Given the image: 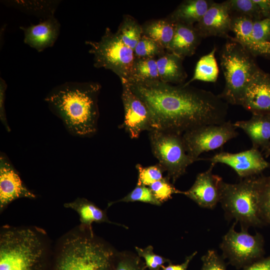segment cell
Returning a JSON list of instances; mask_svg holds the SVG:
<instances>
[{
  "label": "cell",
  "mask_w": 270,
  "mask_h": 270,
  "mask_svg": "<svg viewBox=\"0 0 270 270\" xmlns=\"http://www.w3.org/2000/svg\"><path fill=\"white\" fill-rule=\"evenodd\" d=\"M127 82L147 106L153 129L182 134L200 126L226 121L228 104L210 91L160 80Z\"/></svg>",
  "instance_id": "obj_1"
},
{
  "label": "cell",
  "mask_w": 270,
  "mask_h": 270,
  "mask_svg": "<svg viewBox=\"0 0 270 270\" xmlns=\"http://www.w3.org/2000/svg\"><path fill=\"white\" fill-rule=\"evenodd\" d=\"M101 88L98 82H66L51 89L44 100L70 135L90 138L98 130Z\"/></svg>",
  "instance_id": "obj_2"
},
{
  "label": "cell",
  "mask_w": 270,
  "mask_h": 270,
  "mask_svg": "<svg viewBox=\"0 0 270 270\" xmlns=\"http://www.w3.org/2000/svg\"><path fill=\"white\" fill-rule=\"evenodd\" d=\"M117 252L80 225L53 246L49 270H114Z\"/></svg>",
  "instance_id": "obj_3"
},
{
  "label": "cell",
  "mask_w": 270,
  "mask_h": 270,
  "mask_svg": "<svg viewBox=\"0 0 270 270\" xmlns=\"http://www.w3.org/2000/svg\"><path fill=\"white\" fill-rule=\"evenodd\" d=\"M52 252L42 228L8 225L0 228V270H49Z\"/></svg>",
  "instance_id": "obj_4"
},
{
  "label": "cell",
  "mask_w": 270,
  "mask_h": 270,
  "mask_svg": "<svg viewBox=\"0 0 270 270\" xmlns=\"http://www.w3.org/2000/svg\"><path fill=\"white\" fill-rule=\"evenodd\" d=\"M220 57L225 86L218 96L228 104L242 106L248 84L260 68L255 57L234 37L223 46Z\"/></svg>",
  "instance_id": "obj_5"
},
{
  "label": "cell",
  "mask_w": 270,
  "mask_h": 270,
  "mask_svg": "<svg viewBox=\"0 0 270 270\" xmlns=\"http://www.w3.org/2000/svg\"><path fill=\"white\" fill-rule=\"evenodd\" d=\"M220 202L228 217L239 222L242 228L259 224V178H246L236 184L223 181Z\"/></svg>",
  "instance_id": "obj_6"
},
{
  "label": "cell",
  "mask_w": 270,
  "mask_h": 270,
  "mask_svg": "<svg viewBox=\"0 0 270 270\" xmlns=\"http://www.w3.org/2000/svg\"><path fill=\"white\" fill-rule=\"evenodd\" d=\"M85 44L90 47L88 51L93 56L95 68L109 70L120 79L130 78L135 60L134 50L109 28H106L100 40H86Z\"/></svg>",
  "instance_id": "obj_7"
},
{
  "label": "cell",
  "mask_w": 270,
  "mask_h": 270,
  "mask_svg": "<svg viewBox=\"0 0 270 270\" xmlns=\"http://www.w3.org/2000/svg\"><path fill=\"white\" fill-rule=\"evenodd\" d=\"M148 137L154 156L175 183L194 162L186 152L182 134L153 129L148 132Z\"/></svg>",
  "instance_id": "obj_8"
},
{
  "label": "cell",
  "mask_w": 270,
  "mask_h": 270,
  "mask_svg": "<svg viewBox=\"0 0 270 270\" xmlns=\"http://www.w3.org/2000/svg\"><path fill=\"white\" fill-rule=\"evenodd\" d=\"M230 121L220 124H206L189 130L182 134L186 152L195 162L203 152L222 147L238 135Z\"/></svg>",
  "instance_id": "obj_9"
},
{
  "label": "cell",
  "mask_w": 270,
  "mask_h": 270,
  "mask_svg": "<svg viewBox=\"0 0 270 270\" xmlns=\"http://www.w3.org/2000/svg\"><path fill=\"white\" fill-rule=\"evenodd\" d=\"M235 223L224 236L220 244L222 257L237 268H244L255 262L261 255L262 243L258 235H252L247 228L240 232L234 229Z\"/></svg>",
  "instance_id": "obj_10"
},
{
  "label": "cell",
  "mask_w": 270,
  "mask_h": 270,
  "mask_svg": "<svg viewBox=\"0 0 270 270\" xmlns=\"http://www.w3.org/2000/svg\"><path fill=\"white\" fill-rule=\"evenodd\" d=\"M124 118L122 127L132 139L139 138L144 131L153 130L150 116L145 104L132 90L126 79H120Z\"/></svg>",
  "instance_id": "obj_11"
},
{
  "label": "cell",
  "mask_w": 270,
  "mask_h": 270,
  "mask_svg": "<svg viewBox=\"0 0 270 270\" xmlns=\"http://www.w3.org/2000/svg\"><path fill=\"white\" fill-rule=\"evenodd\" d=\"M211 164H225L242 178L255 176L270 166L258 149L251 148L237 153L220 152L207 159Z\"/></svg>",
  "instance_id": "obj_12"
},
{
  "label": "cell",
  "mask_w": 270,
  "mask_h": 270,
  "mask_svg": "<svg viewBox=\"0 0 270 270\" xmlns=\"http://www.w3.org/2000/svg\"><path fill=\"white\" fill-rule=\"evenodd\" d=\"M36 194L22 182L18 170L6 154L0 155V212L13 201L21 198L34 199Z\"/></svg>",
  "instance_id": "obj_13"
},
{
  "label": "cell",
  "mask_w": 270,
  "mask_h": 270,
  "mask_svg": "<svg viewBox=\"0 0 270 270\" xmlns=\"http://www.w3.org/2000/svg\"><path fill=\"white\" fill-rule=\"evenodd\" d=\"M214 166L211 164L208 170L199 173L191 188L184 191V195L203 208L212 209L220 201L223 180L212 173Z\"/></svg>",
  "instance_id": "obj_14"
},
{
  "label": "cell",
  "mask_w": 270,
  "mask_h": 270,
  "mask_svg": "<svg viewBox=\"0 0 270 270\" xmlns=\"http://www.w3.org/2000/svg\"><path fill=\"white\" fill-rule=\"evenodd\" d=\"M252 115L270 116V74L260 69L248 84L242 106Z\"/></svg>",
  "instance_id": "obj_15"
},
{
  "label": "cell",
  "mask_w": 270,
  "mask_h": 270,
  "mask_svg": "<svg viewBox=\"0 0 270 270\" xmlns=\"http://www.w3.org/2000/svg\"><path fill=\"white\" fill-rule=\"evenodd\" d=\"M232 16L225 1L214 2L194 26L201 38L218 36L230 39Z\"/></svg>",
  "instance_id": "obj_16"
},
{
  "label": "cell",
  "mask_w": 270,
  "mask_h": 270,
  "mask_svg": "<svg viewBox=\"0 0 270 270\" xmlns=\"http://www.w3.org/2000/svg\"><path fill=\"white\" fill-rule=\"evenodd\" d=\"M60 24L54 16L41 20L36 24L28 26H20L24 32V42L38 52L52 47L60 34Z\"/></svg>",
  "instance_id": "obj_17"
},
{
  "label": "cell",
  "mask_w": 270,
  "mask_h": 270,
  "mask_svg": "<svg viewBox=\"0 0 270 270\" xmlns=\"http://www.w3.org/2000/svg\"><path fill=\"white\" fill-rule=\"evenodd\" d=\"M230 30L234 39L242 45L254 57L270 58V42H257L252 34L253 20L246 16H232Z\"/></svg>",
  "instance_id": "obj_18"
},
{
  "label": "cell",
  "mask_w": 270,
  "mask_h": 270,
  "mask_svg": "<svg viewBox=\"0 0 270 270\" xmlns=\"http://www.w3.org/2000/svg\"><path fill=\"white\" fill-rule=\"evenodd\" d=\"M234 124L249 137L252 148L267 152L270 142V116L252 115L250 119L236 121Z\"/></svg>",
  "instance_id": "obj_19"
},
{
  "label": "cell",
  "mask_w": 270,
  "mask_h": 270,
  "mask_svg": "<svg viewBox=\"0 0 270 270\" xmlns=\"http://www.w3.org/2000/svg\"><path fill=\"white\" fill-rule=\"evenodd\" d=\"M176 23L175 32L166 51L184 59L194 54L202 38L194 25Z\"/></svg>",
  "instance_id": "obj_20"
},
{
  "label": "cell",
  "mask_w": 270,
  "mask_h": 270,
  "mask_svg": "<svg viewBox=\"0 0 270 270\" xmlns=\"http://www.w3.org/2000/svg\"><path fill=\"white\" fill-rule=\"evenodd\" d=\"M64 206L76 212L80 217V226L91 232H93L92 228L93 222H106L127 228L124 225L110 221L104 210L85 198H78L72 202L64 203Z\"/></svg>",
  "instance_id": "obj_21"
},
{
  "label": "cell",
  "mask_w": 270,
  "mask_h": 270,
  "mask_svg": "<svg viewBox=\"0 0 270 270\" xmlns=\"http://www.w3.org/2000/svg\"><path fill=\"white\" fill-rule=\"evenodd\" d=\"M183 60L182 58L167 51L156 58L160 80L172 84H184L188 75L182 65Z\"/></svg>",
  "instance_id": "obj_22"
},
{
  "label": "cell",
  "mask_w": 270,
  "mask_h": 270,
  "mask_svg": "<svg viewBox=\"0 0 270 270\" xmlns=\"http://www.w3.org/2000/svg\"><path fill=\"white\" fill-rule=\"evenodd\" d=\"M214 2L209 0H184L167 17L175 22L194 25Z\"/></svg>",
  "instance_id": "obj_23"
},
{
  "label": "cell",
  "mask_w": 270,
  "mask_h": 270,
  "mask_svg": "<svg viewBox=\"0 0 270 270\" xmlns=\"http://www.w3.org/2000/svg\"><path fill=\"white\" fill-rule=\"evenodd\" d=\"M176 25L168 17L149 20L142 25V35L153 40L166 50L173 38Z\"/></svg>",
  "instance_id": "obj_24"
},
{
  "label": "cell",
  "mask_w": 270,
  "mask_h": 270,
  "mask_svg": "<svg viewBox=\"0 0 270 270\" xmlns=\"http://www.w3.org/2000/svg\"><path fill=\"white\" fill-rule=\"evenodd\" d=\"M60 0H2L7 6L12 7L42 20L54 16Z\"/></svg>",
  "instance_id": "obj_25"
},
{
  "label": "cell",
  "mask_w": 270,
  "mask_h": 270,
  "mask_svg": "<svg viewBox=\"0 0 270 270\" xmlns=\"http://www.w3.org/2000/svg\"><path fill=\"white\" fill-rule=\"evenodd\" d=\"M216 48L214 46L208 54L202 56L196 63L193 76L186 85L194 80L215 82L218 78L219 68L215 57Z\"/></svg>",
  "instance_id": "obj_26"
},
{
  "label": "cell",
  "mask_w": 270,
  "mask_h": 270,
  "mask_svg": "<svg viewBox=\"0 0 270 270\" xmlns=\"http://www.w3.org/2000/svg\"><path fill=\"white\" fill-rule=\"evenodd\" d=\"M116 33L126 46L134 50L142 36V26L132 16L124 14Z\"/></svg>",
  "instance_id": "obj_27"
},
{
  "label": "cell",
  "mask_w": 270,
  "mask_h": 270,
  "mask_svg": "<svg viewBox=\"0 0 270 270\" xmlns=\"http://www.w3.org/2000/svg\"><path fill=\"white\" fill-rule=\"evenodd\" d=\"M127 80H160L156 58H135L130 78Z\"/></svg>",
  "instance_id": "obj_28"
},
{
  "label": "cell",
  "mask_w": 270,
  "mask_h": 270,
  "mask_svg": "<svg viewBox=\"0 0 270 270\" xmlns=\"http://www.w3.org/2000/svg\"><path fill=\"white\" fill-rule=\"evenodd\" d=\"M230 14L236 12L251 18L253 21L262 19L260 9L254 0H228L225 1Z\"/></svg>",
  "instance_id": "obj_29"
},
{
  "label": "cell",
  "mask_w": 270,
  "mask_h": 270,
  "mask_svg": "<svg viewBox=\"0 0 270 270\" xmlns=\"http://www.w3.org/2000/svg\"><path fill=\"white\" fill-rule=\"evenodd\" d=\"M166 50L153 40L142 35L134 50L135 58H158Z\"/></svg>",
  "instance_id": "obj_30"
},
{
  "label": "cell",
  "mask_w": 270,
  "mask_h": 270,
  "mask_svg": "<svg viewBox=\"0 0 270 270\" xmlns=\"http://www.w3.org/2000/svg\"><path fill=\"white\" fill-rule=\"evenodd\" d=\"M141 202L160 206L162 205L148 187L136 185L135 188L122 198L108 203V208L120 202Z\"/></svg>",
  "instance_id": "obj_31"
},
{
  "label": "cell",
  "mask_w": 270,
  "mask_h": 270,
  "mask_svg": "<svg viewBox=\"0 0 270 270\" xmlns=\"http://www.w3.org/2000/svg\"><path fill=\"white\" fill-rule=\"evenodd\" d=\"M138 172L136 185L149 186L152 183L162 179L166 172L162 166L158 163L154 165L144 167L140 164L136 166Z\"/></svg>",
  "instance_id": "obj_32"
},
{
  "label": "cell",
  "mask_w": 270,
  "mask_h": 270,
  "mask_svg": "<svg viewBox=\"0 0 270 270\" xmlns=\"http://www.w3.org/2000/svg\"><path fill=\"white\" fill-rule=\"evenodd\" d=\"M144 262L138 254L128 252H117L114 270H146Z\"/></svg>",
  "instance_id": "obj_33"
},
{
  "label": "cell",
  "mask_w": 270,
  "mask_h": 270,
  "mask_svg": "<svg viewBox=\"0 0 270 270\" xmlns=\"http://www.w3.org/2000/svg\"><path fill=\"white\" fill-rule=\"evenodd\" d=\"M155 198L162 204L172 198V196L176 194H183L184 191L176 189L170 182V179L167 176L152 183L148 186Z\"/></svg>",
  "instance_id": "obj_34"
},
{
  "label": "cell",
  "mask_w": 270,
  "mask_h": 270,
  "mask_svg": "<svg viewBox=\"0 0 270 270\" xmlns=\"http://www.w3.org/2000/svg\"><path fill=\"white\" fill-rule=\"evenodd\" d=\"M135 249L138 256L144 259L146 266L149 270H160L164 264L171 263L170 260L154 254L151 245L144 248L136 246Z\"/></svg>",
  "instance_id": "obj_35"
},
{
  "label": "cell",
  "mask_w": 270,
  "mask_h": 270,
  "mask_svg": "<svg viewBox=\"0 0 270 270\" xmlns=\"http://www.w3.org/2000/svg\"><path fill=\"white\" fill-rule=\"evenodd\" d=\"M258 178L261 216L270 221V176Z\"/></svg>",
  "instance_id": "obj_36"
},
{
  "label": "cell",
  "mask_w": 270,
  "mask_h": 270,
  "mask_svg": "<svg viewBox=\"0 0 270 270\" xmlns=\"http://www.w3.org/2000/svg\"><path fill=\"white\" fill-rule=\"evenodd\" d=\"M200 270H227L224 258L213 250H208L202 257Z\"/></svg>",
  "instance_id": "obj_37"
},
{
  "label": "cell",
  "mask_w": 270,
  "mask_h": 270,
  "mask_svg": "<svg viewBox=\"0 0 270 270\" xmlns=\"http://www.w3.org/2000/svg\"><path fill=\"white\" fill-rule=\"evenodd\" d=\"M252 34L257 42H270V18L254 21Z\"/></svg>",
  "instance_id": "obj_38"
},
{
  "label": "cell",
  "mask_w": 270,
  "mask_h": 270,
  "mask_svg": "<svg viewBox=\"0 0 270 270\" xmlns=\"http://www.w3.org/2000/svg\"><path fill=\"white\" fill-rule=\"evenodd\" d=\"M7 84L2 78H0V120L7 132H10L11 129L8 125L5 109V100Z\"/></svg>",
  "instance_id": "obj_39"
},
{
  "label": "cell",
  "mask_w": 270,
  "mask_h": 270,
  "mask_svg": "<svg viewBox=\"0 0 270 270\" xmlns=\"http://www.w3.org/2000/svg\"><path fill=\"white\" fill-rule=\"evenodd\" d=\"M196 254L197 252L195 251L192 254L186 256L184 261L180 264H173L171 262L166 266H164L160 270H187L190 262Z\"/></svg>",
  "instance_id": "obj_40"
},
{
  "label": "cell",
  "mask_w": 270,
  "mask_h": 270,
  "mask_svg": "<svg viewBox=\"0 0 270 270\" xmlns=\"http://www.w3.org/2000/svg\"><path fill=\"white\" fill-rule=\"evenodd\" d=\"M242 270H270V256L256 260L242 268Z\"/></svg>",
  "instance_id": "obj_41"
},
{
  "label": "cell",
  "mask_w": 270,
  "mask_h": 270,
  "mask_svg": "<svg viewBox=\"0 0 270 270\" xmlns=\"http://www.w3.org/2000/svg\"><path fill=\"white\" fill-rule=\"evenodd\" d=\"M258 6L262 18H270V0H254Z\"/></svg>",
  "instance_id": "obj_42"
},
{
  "label": "cell",
  "mask_w": 270,
  "mask_h": 270,
  "mask_svg": "<svg viewBox=\"0 0 270 270\" xmlns=\"http://www.w3.org/2000/svg\"><path fill=\"white\" fill-rule=\"evenodd\" d=\"M265 154L266 157L268 156L269 155H270V142L268 150Z\"/></svg>",
  "instance_id": "obj_43"
}]
</instances>
